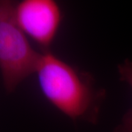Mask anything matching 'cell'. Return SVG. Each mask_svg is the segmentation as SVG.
<instances>
[{
    "mask_svg": "<svg viewBox=\"0 0 132 132\" xmlns=\"http://www.w3.org/2000/svg\"><path fill=\"white\" fill-rule=\"evenodd\" d=\"M118 72L120 80L127 84L132 90V61L126 59L118 64Z\"/></svg>",
    "mask_w": 132,
    "mask_h": 132,
    "instance_id": "obj_4",
    "label": "cell"
},
{
    "mask_svg": "<svg viewBox=\"0 0 132 132\" xmlns=\"http://www.w3.org/2000/svg\"><path fill=\"white\" fill-rule=\"evenodd\" d=\"M15 21L24 34L40 47L51 51L62 21L59 4L54 0H23L15 3Z\"/></svg>",
    "mask_w": 132,
    "mask_h": 132,
    "instance_id": "obj_3",
    "label": "cell"
},
{
    "mask_svg": "<svg viewBox=\"0 0 132 132\" xmlns=\"http://www.w3.org/2000/svg\"><path fill=\"white\" fill-rule=\"evenodd\" d=\"M40 91L50 104L73 122L98 123L106 92L90 73L43 52L36 72Z\"/></svg>",
    "mask_w": 132,
    "mask_h": 132,
    "instance_id": "obj_1",
    "label": "cell"
},
{
    "mask_svg": "<svg viewBox=\"0 0 132 132\" xmlns=\"http://www.w3.org/2000/svg\"><path fill=\"white\" fill-rule=\"evenodd\" d=\"M14 2L0 1V71L7 93L36 74L43 52L35 50L14 16Z\"/></svg>",
    "mask_w": 132,
    "mask_h": 132,
    "instance_id": "obj_2",
    "label": "cell"
},
{
    "mask_svg": "<svg viewBox=\"0 0 132 132\" xmlns=\"http://www.w3.org/2000/svg\"><path fill=\"white\" fill-rule=\"evenodd\" d=\"M112 132H132V108L128 109L123 114L120 124L114 128Z\"/></svg>",
    "mask_w": 132,
    "mask_h": 132,
    "instance_id": "obj_5",
    "label": "cell"
}]
</instances>
